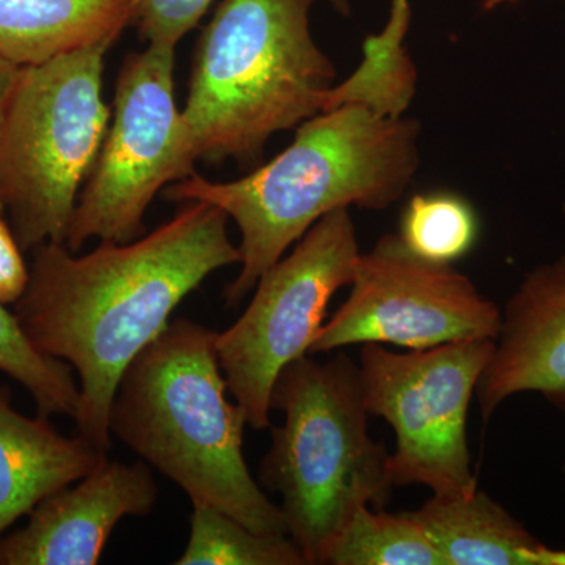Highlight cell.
I'll list each match as a JSON object with an SVG mask.
<instances>
[{
	"label": "cell",
	"instance_id": "7c38bea8",
	"mask_svg": "<svg viewBox=\"0 0 565 565\" xmlns=\"http://www.w3.org/2000/svg\"><path fill=\"white\" fill-rule=\"evenodd\" d=\"M525 392L544 394L565 414V255L526 274L505 303L492 359L476 385L484 423Z\"/></svg>",
	"mask_w": 565,
	"mask_h": 565
},
{
	"label": "cell",
	"instance_id": "44dd1931",
	"mask_svg": "<svg viewBox=\"0 0 565 565\" xmlns=\"http://www.w3.org/2000/svg\"><path fill=\"white\" fill-rule=\"evenodd\" d=\"M31 270L21 255V245L0 211V302L17 303L28 289Z\"/></svg>",
	"mask_w": 565,
	"mask_h": 565
},
{
	"label": "cell",
	"instance_id": "2e32d148",
	"mask_svg": "<svg viewBox=\"0 0 565 565\" xmlns=\"http://www.w3.org/2000/svg\"><path fill=\"white\" fill-rule=\"evenodd\" d=\"M326 564L448 565L412 511L388 514L364 505L338 535Z\"/></svg>",
	"mask_w": 565,
	"mask_h": 565
},
{
	"label": "cell",
	"instance_id": "5bb4252c",
	"mask_svg": "<svg viewBox=\"0 0 565 565\" xmlns=\"http://www.w3.org/2000/svg\"><path fill=\"white\" fill-rule=\"evenodd\" d=\"M448 565H565L482 490L434 494L412 511Z\"/></svg>",
	"mask_w": 565,
	"mask_h": 565
},
{
	"label": "cell",
	"instance_id": "ba28073f",
	"mask_svg": "<svg viewBox=\"0 0 565 565\" xmlns=\"http://www.w3.org/2000/svg\"><path fill=\"white\" fill-rule=\"evenodd\" d=\"M494 341H452L407 353L362 344L359 374L364 407L384 418L396 435V449L390 456L394 487L424 486L434 494L478 489L467 418Z\"/></svg>",
	"mask_w": 565,
	"mask_h": 565
},
{
	"label": "cell",
	"instance_id": "8fae6325",
	"mask_svg": "<svg viewBox=\"0 0 565 565\" xmlns=\"http://www.w3.org/2000/svg\"><path fill=\"white\" fill-rule=\"evenodd\" d=\"M158 486L143 460L109 456L74 486L63 487L29 512L28 525L0 537V565H95L126 515L150 514Z\"/></svg>",
	"mask_w": 565,
	"mask_h": 565
},
{
	"label": "cell",
	"instance_id": "9a60e30c",
	"mask_svg": "<svg viewBox=\"0 0 565 565\" xmlns=\"http://www.w3.org/2000/svg\"><path fill=\"white\" fill-rule=\"evenodd\" d=\"M134 22L136 0H0V58L29 66L111 46Z\"/></svg>",
	"mask_w": 565,
	"mask_h": 565
},
{
	"label": "cell",
	"instance_id": "7a4b0ae2",
	"mask_svg": "<svg viewBox=\"0 0 565 565\" xmlns=\"http://www.w3.org/2000/svg\"><path fill=\"white\" fill-rule=\"evenodd\" d=\"M418 137L412 118L343 104L297 126L292 143L247 177L214 182L192 173L166 196L214 204L236 223L243 269L225 291L236 307L323 215L396 203L418 170Z\"/></svg>",
	"mask_w": 565,
	"mask_h": 565
},
{
	"label": "cell",
	"instance_id": "3957f363",
	"mask_svg": "<svg viewBox=\"0 0 565 565\" xmlns=\"http://www.w3.org/2000/svg\"><path fill=\"white\" fill-rule=\"evenodd\" d=\"M217 332L177 319L126 367L111 401L110 435L180 486L262 534L288 535L285 515L253 479L247 424L226 397Z\"/></svg>",
	"mask_w": 565,
	"mask_h": 565
},
{
	"label": "cell",
	"instance_id": "52a82bcc",
	"mask_svg": "<svg viewBox=\"0 0 565 565\" xmlns=\"http://www.w3.org/2000/svg\"><path fill=\"white\" fill-rule=\"evenodd\" d=\"M174 50L148 44L122 63L114 120L77 196L65 244H128L145 234V212L163 185L191 177L193 158L174 102Z\"/></svg>",
	"mask_w": 565,
	"mask_h": 565
},
{
	"label": "cell",
	"instance_id": "e0dca14e",
	"mask_svg": "<svg viewBox=\"0 0 565 565\" xmlns=\"http://www.w3.org/2000/svg\"><path fill=\"white\" fill-rule=\"evenodd\" d=\"M192 505L191 537L177 565H307L289 535L256 533L218 509Z\"/></svg>",
	"mask_w": 565,
	"mask_h": 565
},
{
	"label": "cell",
	"instance_id": "d6986e66",
	"mask_svg": "<svg viewBox=\"0 0 565 565\" xmlns=\"http://www.w3.org/2000/svg\"><path fill=\"white\" fill-rule=\"evenodd\" d=\"M478 232V217L467 200L452 192H430L412 196L399 236L419 258L452 264L473 248Z\"/></svg>",
	"mask_w": 565,
	"mask_h": 565
},
{
	"label": "cell",
	"instance_id": "30bf717a",
	"mask_svg": "<svg viewBox=\"0 0 565 565\" xmlns=\"http://www.w3.org/2000/svg\"><path fill=\"white\" fill-rule=\"evenodd\" d=\"M351 294L323 323L310 355L345 345L393 344L411 351L462 340H497L503 310L452 264L427 262L399 234L360 255Z\"/></svg>",
	"mask_w": 565,
	"mask_h": 565
},
{
	"label": "cell",
	"instance_id": "6da1fadb",
	"mask_svg": "<svg viewBox=\"0 0 565 565\" xmlns=\"http://www.w3.org/2000/svg\"><path fill=\"white\" fill-rule=\"evenodd\" d=\"M228 221L214 204L185 202L172 221L132 243L102 241L84 256L62 243L33 248L14 315L39 351L76 371L77 434L99 451L111 446V401L126 367L189 294L243 259Z\"/></svg>",
	"mask_w": 565,
	"mask_h": 565
},
{
	"label": "cell",
	"instance_id": "cb8c5ba5",
	"mask_svg": "<svg viewBox=\"0 0 565 565\" xmlns=\"http://www.w3.org/2000/svg\"><path fill=\"white\" fill-rule=\"evenodd\" d=\"M564 214H565V206H564Z\"/></svg>",
	"mask_w": 565,
	"mask_h": 565
},
{
	"label": "cell",
	"instance_id": "7402d4cb",
	"mask_svg": "<svg viewBox=\"0 0 565 565\" xmlns=\"http://www.w3.org/2000/svg\"><path fill=\"white\" fill-rule=\"evenodd\" d=\"M20 71L21 66L17 63L0 58V145H2L3 128H6L11 95H13ZM0 211H3L2 203H0Z\"/></svg>",
	"mask_w": 565,
	"mask_h": 565
},
{
	"label": "cell",
	"instance_id": "ac0fdd59",
	"mask_svg": "<svg viewBox=\"0 0 565 565\" xmlns=\"http://www.w3.org/2000/svg\"><path fill=\"white\" fill-rule=\"evenodd\" d=\"M0 302V371L31 393L41 416L66 415L74 419L79 385L73 367L39 351L29 340L17 315Z\"/></svg>",
	"mask_w": 565,
	"mask_h": 565
},
{
	"label": "cell",
	"instance_id": "4fadbf2b",
	"mask_svg": "<svg viewBox=\"0 0 565 565\" xmlns=\"http://www.w3.org/2000/svg\"><path fill=\"white\" fill-rule=\"evenodd\" d=\"M82 435L65 437L47 416L20 414L0 386V537L44 498L74 484L106 459Z\"/></svg>",
	"mask_w": 565,
	"mask_h": 565
},
{
	"label": "cell",
	"instance_id": "9c48e42d",
	"mask_svg": "<svg viewBox=\"0 0 565 565\" xmlns=\"http://www.w3.org/2000/svg\"><path fill=\"white\" fill-rule=\"evenodd\" d=\"M360 253L349 210L323 215L259 277L247 310L215 337L226 385L255 430L270 427V393L282 367L310 353Z\"/></svg>",
	"mask_w": 565,
	"mask_h": 565
},
{
	"label": "cell",
	"instance_id": "8992f818",
	"mask_svg": "<svg viewBox=\"0 0 565 565\" xmlns=\"http://www.w3.org/2000/svg\"><path fill=\"white\" fill-rule=\"evenodd\" d=\"M109 47L93 44L21 66L0 145V203L22 250L65 243L109 126L103 99Z\"/></svg>",
	"mask_w": 565,
	"mask_h": 565
},
{
	"label": "cell",
	"instance_id": "603a6c76",
	"mask_svg": "<svg viewBox=\"0 0 565 565\" xmlns=\"http://www.w3.org/2000/svg\"><path fill=\"white\" fill-rule=\"evenodd\" d=\"M329 2L332 3L338 13L344 14V17L351 14V0H329Z\"/></svg>",
	"mask_w": 565,
	"mask_h": 565
},
{
	"label": "cell",
	"instance_id": "277c9868",
	"mask_svg": "<svg viewBox=\"0 0 565 565\" xmlns=\"http://www.w3.org/2000/svg\"><path fill=\"white\" fill-rule=\"evenodd\" d=\"M315 2L223 0L215 10L181 110L196 161H256L274 134L326 110L334 66L311 35Z\"/></svg>",
	"mask_w": 565,
	"mask_h": 565
},
{
	"label": "cell",
	"instance_id": "ffe728a7",
	"mask_svg": "<svg viewBox=\"0 0 565 565\" xmlns=\"http://www.w3.org/2000/svg\"><path fill=\"white\" fill-rule=\"evenodd\" d=\"M212 0H136V22L150 44L177 47L192 31Z\"/></svg>",
	"mask_w": 565,
	"mask_h": 565
},
{
	"label": "cell",
	"instance_id": "5b68a950",
	"mask_svg": "<svg viewBox=\"0 0 565 565\" xmlns=\"http://www.w3.org/2000/svg\"><path fill=\"white\" fill-rule=\"evenodd\" d=\"M281 412L259 482L280 494L288 535L307 565L326 564L338 535L364 505L392 501L390 452L367 429L359 363L345 352L327 362L310 353L282 367L270 393Z\"/></svg>",
	"mask_w": 565,
	"mask_h": 565
}]
</instances>
